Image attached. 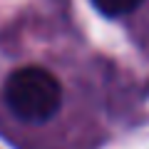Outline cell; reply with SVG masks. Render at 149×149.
<instances>
[{"instance_id": "7a4b0ae2", "label": "cell", "mask_w": 149, "mask_h": 149, "mask_svg": "<svg viewBox=\"0 0 149 149\" xmlns=\"http://www.w3.org/2000/svg\"><path fill=\"white\" fill-rule=\"evenodd\" d=\"M95 8L107 17H122L129 10H134L137 5H142L144 0H92Z\"/></svg>"}, {"instance_id": "6da1fadb", "label": "cell", "mask_w": 149, "mask_h": 149, "mask_svg": "<svg viewBox=\"0 0 149 149\" xmlns=\"http://www.w3.org/2000/svg\"><path fill=\"white\" fill-rule=\"evenodd\" d=\"M5 102L17 119L42 124L57 114L62 104V85L45 67H20L5 85Z\"/></svg>"}]
</instances>
